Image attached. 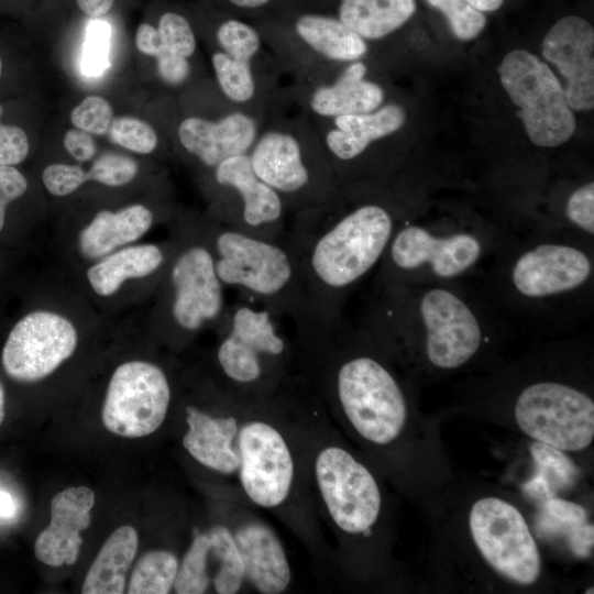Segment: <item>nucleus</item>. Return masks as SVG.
<instances>
[{"mask_svg":"<svg viewBox=\"0 0 594 594\" xmlns=\"http://www.w3.org/2000/svg\"><path fill=\"white\" fill-rule=\"evenodd\" d=\"M4 418V392L0 384V425Z\"/></svg>","mask_w":594,"mask_h":594,"instance_id":"nucleus-54","label":"nucleus"},{"mask_svg":"<svg viewBox=\"0 0 594 594\" xmlns=\"http://www.w3.org/2000/svg\"><path fill=\"white\" fill-rule=\"evenodd\" d=\"M497 311L465 282L374 285L361 326L386 344L417 343L431 366L454 370L491 341Z\"/></svg>","mask_w":594,"mask_h":594,"instance_id":"nucleus-2","label":"nucleus"},{"mask_svg":"<svg viewBox=\"0 0 594 594\" xmlns=\"http://www.w3.org/2000/svg\"><path fill=\"white\" fill-rule=\"evenodd\" d=\"M544 59L566 78L564 88L571 109L594 108V30L585 19L566 15L547 32L542 45Z\"/></svg>","mask_w":594,"mask_h":594,"instance_id":"nucleus-23","label":"nucleus"},{"mask_svg":"<svg viewBox=\"0 0 594 594\" xmlns=\"http://www.w3.org/2000/svg\"><path fill=\"white\" fill-rule=\"evenodd\" d=\"M70 121L79 130L101 135L109 131L113 121V110L105 98L88 96L72 110Z\"/></svg>","mask_w":594,"mask_h":594,"instance_id":"nucleus-42","label":"nucleus"},{"mask_svg":"<svg viewBox=\"0 0 594 594\" xmlns=\"http://www.w3.org/2000/svg\"><path fill=\"white\" fill-rule=\"evenodd\" d=\"M267 118L242 109L223 95L210 113L180 117L175 134L179 150L200 172L248 154Z\"/></svg>","mask_w":594,"mask_h":594,"instance_id":"nucleus-20","label":"nucleus"},{"mask_svg":"<svg viewBox=\"0 0 594 594\" xmlns=\"http://www.w3.org/2000/svg\"><path fill=\"white\" fill-rule=\"evenodd\" d=\"M211 248L217 274L224 287L289 318L302 331L311 326L306 280L285 240H268L199 216Z\"/></svg>","mask_w":594,"mask_h":594,"instance_id":"nucleus-4","label":"nucleus"},{"mask_svg":"<svg viewBox=\"0 0 594 594\" xmlns=\"http://www.w3.org/2000/svg\"><path fill=\"white\" fill-rule=\"evenodd\" d=\"M135 45L141 53L153 58L166 52L162 46L156 26L150 23L139 25L135 33Z\"/></svg>","mask_w":594,"mask_h":594,"instance_id":"nucleus-49","label":"nucleus"},{"mask_svg":"<svg viewBox=\"0 0 594 594\" xmlns=\"http://www.w3.org/2000/svg\"><path fill=\"white\" fill-rule=\"evenodd\" d=\"M285 3L336 16L370 46L394 35L417 9L416 0H287Z\"/></svg>","mask_w":594,"mask_h":594,"instance_id":"nucleus-26","label":"nucleus"},{"mask_svg":"<svg viewBox=\"0 0 594 594\" xmlns=\"http://www.w3.org/2000/svg\"><path fill=\"white\" fill-rule=\"evenodd\" d=\"M465 1L480 12L496 11L504 3V0H465Z\"/></svg>","mask_w":594,"mask_h":594,"instance_id":"nucleus-53","label":"nucleus"},{"mask_svg":"<svg viewBox=\"0 0 594 594\" xmlns=\"http://www.w3.org/2000/svg\"><path fill=\"white\" fill-rule=\"evenodd\" d=\"M202 22L213 80L223 97L266 118L286 111L284 72L254 24L216 7Z\"/></svg>","mask_w":594,"mask_h":594,"instance_id":"nucleus-8","label":"nucleus"},{"mask_svg":"<svg viewBox=\"0 0 594 594\" xmlns=\"http://www.w3.org/2000/svg\"><path fill=\"white\" fill-rule=\"evenodd\" d=\"M170 398V383L160 365L125 361L110 376L101 413L103 425L121 437H145L163 424Z\"/></svg>","mask_w":594,"mask_h":594,"instance_id":"nucleus-17","label":"nucleus"},{"mask_svg":"<svg viewBox=\"0 0 594 594\" xmlns=\"http://www.w3.org/2000/svg\"><path fill=\"white\" fill-rule=\"evenodd\" d=\"M370 66L360 59L293 78L284 86L286 102L312 120L374 111L386 102L387 90Z\"/></svg>","mask_w":594,"mask_h":594,"instance_id":"nucleus-18","label":"nucleus"},{"mask_svg":"<svg viewBox=\"0 0 594 594\" xmlns=\"http://www.w3.org/2000/svg\"><path fill=\"white\" fill-rule=\"evenodd\" d=\"M111 26L102 19L91 20L85 32L80 68L87 77L101 76L110 65Z\"/></svg>","mask_w":594,"mask_h":594,"instance_id":"nucleus-37","label":"nucleus"},{"mask_svg":"<svg viewBox=\"0 0 594 594\" xmlns=\"http://www.w3.org/2000/svg\"><path fill=\"white\" fill-rule=\"evenodd\" d=\"M594 529L592 524H586L582 527L568 542L574 556L584 559L587 558L593 550Z\"/></svg>","mask_w":594,"mask_h":594,"instance_id":"nucleus-50","label":"nucleus"},{"mask_svg":"<svg viewBox=\"0 0 594 594\" xmlns=\"http://www.w3.org/2000/svg\"><path fill=\"white\" fill-rule=\"evenodd\" d=\"M139 173L138 162L123 154L105 153L85 169L87 182H97L109 187H120L131 183Z\"/></svg>","mask_w":594,"mask_h":594,"instance_id":"nucleus-40","label":"nucleus"},{"mask_svg":"<svg viewBox=\"0 0 594 594\" xmlns=\"http://www.w3.org/2000/svg\"><path fill=\"white\" fill-rule=\"evenodd\" d=\"M564 218L573 233L593 240L594 183L587 182L574 189L564 206Z\"/></svg>","mask_w":594,"mask_h":594,"instance_id":"nucleus-41","label":"nucleus"},{"mask_svg":"<svg viewBox=\"0 0 594 594\" xmlns=\"http://www.w3.org/2000/svg\"><path fill=\"white\" fill-rule=\"evenodd\" d=\"M469 524L475 546L497 573L520 585L538 580L539 550L515 506L497 497L482 498L472 506Z\"/></svg>","mask_w":594,"mask_h":594,"instance_id":"nucleus-19","label":"nucleus"},{"mask_svg":"<svg viewBox=\"0 0 594 594\" xmlns=\"http://www.w3.org/2000/svg\"><path fill=\"white\" fill-rule=\"evenodd\" d=\"M95 493L86 486H72L57 493L51 502V522L38 535L34 552L50 566L76 562L82 544L80 531L90 525Z\"/></svg>","mask_w":594,"mask_h":594,"instance_id":"nucleus-25","label":"nucleus"},{"mask_svg":"<svg viewBox=\"0 0 594 594\" xmlns=\"http://www.w3.org/2000/svg\"><path fill=\"white\" fill-rule=\"evenodd\" d=\"M28 189V180L14 166L0 165V232L6 224L8 206L22 197Z\"/></svg>","mask_w":594,"mask_h":594,"instance_id":"nucleus-46","label":"nucleus"},{"mask_svg":"<svg viewBox=\"0 0 594 594\" xmlns=\"http://www.w3.org/2000/svg\"><path fill=\"white\" fill-rule=\"evenodd\" d=\"M64 146L68 154L80 163L90 161L97 152L91 134L77 128L65 133Z\"/></svg>","mask_w":594,"mask_h":594,"instance_id":"nucleus-48","label":"nucleus"},{"mask_svg":"<svg viewBox=\"0 0 594 594\" xmlns=\"http://www.w3.org/2000/svg\"><path fill=\"white\" fill-rule=\"evenodd\" d=\"M16 513V504L12 495L0 490V518H12Z\"/></svg>","mask_w":594,"mask_h":594,"instance_id":"nucleus-52","label":"nucleus"},{"mask_svg":"<svg viewBox=\"0 0 594 594\" xmlns=\"http://www.w3.org/2000/svg\"><path fill=\"white\" fill-rule=\"evenodd\" d=\"M155 62L158 78L168 87H184L194 76V66L189 58L164 52Z\"/></svg>","mask_w":594,"mask_h":594,"instance_id":"nucleus-45","label":"nucleus"},{"mask_svg":"<svg viewBox=\"0 0 594 594\" xmlns=\"http://www.w3.org/2000/svg\"><path fill=\"white\" fill-rule=\"evenodd\" d=\"M273 311L246 297L227 307L216 327L220 340L216 359L227 380L238 386H254L265 380L268 365L280 363L288 342Z\"/></svg>","mask_w":594,"mask_h":594,"instance_id":"nucleus-14","label":"nucleus"},{"mask_svg":"<svg viewBox=\"0 0 594 594\" xmlns=\"http://www.w3.org/2000/svg\"><path fill=\"white\" fill-rule=\"evenodd\" d=\"M173 234L177 246L155 294L152 323L177 342L217 327L228 305L199 216L179 215Z\"/></svg>","mask_w":594,"mask_h":594,"instance_id":"nucleus-6","label":"nucleus"},{"mask_svg":"<svg viewBox=\"0 0 594 594\" xmlns=\"http://www.w3.org/2000/svg\"><path fill=\"white\" fill-rule=\"evenodd\" d=\"M42 183L51 195L65 197L86 184L85 169L79 165L50 164L42 173Z\"/></svg>","mask_w":594,"mask_h":594,"instance_id":"nucleus-43","label":"nucleus"},{"mask_svg":"<svg viewBox=\"0 0 594 594\" xmlns=\"http://www.w3.org/2000/svg\"><path fill=\"white\" fill-rule=\"evenodd\" d=\"M593 592H594V591H593V587H591V588H588V591H586L585 593H586V594H588V593L592 594Z\"/></svg>","mask_w":594,"mask_h":594,"instance_id":"nucleus-55","label":"nucleus"},{"mask_svg":"<svg viewBox=\"0 0 594 594\" xmlns=\"http://www.w3.org/2000/svg\"><path fill=\"white\" fill-rule=\"evenodd\" d=\"M530 454L536 473L524 485L528 496L543 502L557 497L576 482L580 471L562 450L536 441L530 444Z\"/></svg>","mask_w":594,"mask_h":594,"instance_id":"nucleus-31","label":"nucleus"},{"mask_svg":"<svg viewBox=\"0 0 594 594\" xmlns=\"http://www.w3.org/2000/svg\"><path fill=\"white\" fill-rule=\"evenodd\" d=\"M186 421L188 430L183 446L195 460L222 474H232L239 469L240 457L232 447L238 432L235 418L212 417L188 405Z\"/></svg>","mask_w":594,"mask_h":594,"instance_id":"nucleus-29","label":"nucleus"},{"mask_svg":"<svg viewBox=\"0 0 594 594\" xmlns=\"http://www.w3.org/2000/svg\"><path fill=\"white\" fill-rule=\"evenodd\" d=\"M426 2L447 18L451 31L462 41L476 37L486 25L483 12L474 9L465 0H426Z\"/></svg>","mask_w":594,"mask_h":594,"instance_id":"nucleus-39","label":"nucleus"},{"mask_svg":"<svg viewBox=\"0 0 594 594\" xmlns=\"http://www.w3.org/2000/svg\"><path fill=\"white\" fill-rule=\"evenodd\" d=\"M199 180L209 204L207 216L212 220L263 239L285 237L287 209L254 173L248 154L231 156L200 172Z\"/></svg>","mask_w":594,"mask_h":594,"instance_id":"nucleus-10","label":"nucleus"},{"mask_svg":"<svg viewBox=\"0 0 594 594\" xmlns=\"http://www.w3.org/2000/svg\"><path fill=\"white\" fill-rule=\"evenodd\" d=\"M593 240L532 233L510 240L494 258L487 296L498 309L539 326H564L592 308Z\"/></svg>","mask_w":594,"mask_h":594,"instance_id":"nucleus-3","label":"nucleus"},{"mask_svg":"<svg viewBox=\"0 0 594 594\" xmlns=\"http://www.w3.org/2000/svg\"><path fill=\"white\" fill-rule=\"evenodd\" d=\"M387 180L340 186L326 202L294 213L285 240L301 267L311 326L343 318L349 294L377 267L407 218Z\"/></svg>","mask_w":594,"mask_h":594,"instance_id":"nucleus-1","label":"nucleus"},{"mask_svg":"<svg viewBox=\"0 0 594 594\" xmlns=\"http://www.w3.org/2000/svg\"><path fill=\"white\" fill-rule=\"evenodd\" d=\"M240 481L250 499L275 507L288 496L294 462L282 435L261 421L246 424L239 433Z\"/></svg>","mask_w":594,"mask_h":594,"instance_id":"nucleus-22","label":"nucleus"},{"mask_svg":"<svg viewBox=\"0 0 594 594\" xmlns=\"http://www.w3.org/2000/svg\"><path fill=\"white\" fill-rule=\"evenodd\" d=\"M1 69H2V63H1V58H0V75H1Z\"/></svg>","mask_w":594,"mask_h":594,"instance_id":"nucleus-56","label":"nucleus"},{"mask_svg":"<svg viewBox=\"0 0 594 594\" xmlns=\"http://www.w3.org/2000/svg\"><path fill=\"white\" fill-rule=\"evenodd\" d=\"M510 238L485 227H438L407 217L382 255L374 285L465 282Z\"/></svg>","mask_w":594,"mask_h":594,"instance_id":"nucleus-5","label":"nucleus"},{"mask_svg":"<svg viewBox=\"0 0 594 594\" xmlns=\"http://www.w3.org/2000/svg\"><path fill=\"white\" fill-rule=\"evenodd\" d=\"M163 48L174 55L191 59L197 52V31L185 14L167 10L160 14L156 24Z\"/></svg>","mask_w":594,"mask_h":594,"instance_id":"nucleus-35","label":"nucleus"},{"mask_svg":"<svg viewBox=\"0 0 594 594\" xmlns=\"http://www.w3.org/2000/svg\"><path fill=\"white\" fill-rule=\"evenodd\" d=\"M68 307L50 301L24 312L10 329L1 352L7 375L36 383L52 375L76 352L82 324Z\"/></svg>","mask_w":594,"mask_h":594,"instance_id":"nucleus-13","label":"nucleus"},{"mask_svg":"<svg viewBox=\"0 0 594 594\" xmlns=\"http://www.w3.org/2000/svg\"><path fill=\"white\" fill-rule=\"evenodd\" d=\"M587 522L581 505L558 497L543 501L536 519V531L541 538L564 537L566 542Z\"/></svg>","mask_w":594,"mask_h":594,"instance_id":"nucleus-33","label":"nucleus"},{"mask_svg":"<svg viewBox=\"0 0 594 594\" xmlns=\"http://www.w3.org/2000/svg\"><path fill=\"white\" fill-rule=\"evenodd\" d=\"M139 538L131 526L116 529L91 563L81 592L84 594H121L125 590L127 572L138 551Z\"/></svg>","mask_w":594,"mask_h":594,"instance_id":"nucleus-30","label":"nucleus"},{"mask_svg":"<svg viewBox=\"0 0 594 594\" xmlns=\"http://www.w3.org/2000/svg\"><path fill=\"white\" fill-rule=\"evenodd\" d=\"M315 469L321 496L338 527L349 534L367 531L381 509V493L371 472L338 447L323 449Z\"/></svg>","mask_w":594,"mask_h":594,"instance_id":"nucleus-21","label":"nucleus"},{"mask_svg":"<svg viewBox=\"0 0 594 594\" xmlns=\"http://www.w3.org/2000/svg\"><path fill=\"white\" fill-rule=\"evenodd\" d=\"M108 132L112 142L134 153L151 154L158 146L154 127L138 118L113 119Z\"/></svg>","mask_w":594,"mask_h":594,"instance_id":"nucleus-38","label":"nucleus"},{"mask_svg":"<svg viewBox=\"0 0 594 594\" xmlns=\"http://www.w3.org/2000/svg\"><path fill=\"white\" fill-rule=\"evenodd\" d=\"M209 537L207 532L198 534L187 550L174 582L177 594H201L207 592L211 582L207 570Z\"/></svg>","mask_w":594,"mask_h":594,"instance_id":"nucleus-34","label":"nucleus"},{"mask_svg":"<svg viewBox=\"0 0 594 594\" xmlns=\"http://www.w3.org/2000/svg\"><path fill=\"white\" fill-rule=\"evenodd\" d=\"M211 529L221 553L220 569L212 580L213 587L219 594H234L244 580V566L234 535L224 526H215Z\"/></svg>","mask_w":594,"mask_h":594,"instance_id":"nucleus-36","label":"nucleus"},{"mask_svg":"<svg viewBox=\"0 0 594 594\" xmlns=\"http://www.w3.org/2000/svg\"><path fill=\"white\" fill-rule=\"evenodd\" d=\"M498 74L535 145L556 147L571 139L575 118L564 88L546 63L518 48L503 58Z\"/></svg>","mask_w":594,"mask_h":594,"instance_id":"nucleus-12","label":"nucleus"},{"mask_svg":"<svg viewBox=\"0 0 594 594\" xmlns=\"http://www.w3.org/2000/svg\"><path fill=\"white\" fill-rule=\"evenodd\" d=\"M157 213L145 204H132L118 210H101L76 235V252L95 262L123 246L136 243L157 221Z\"/></svg>","mask_w":594,"mask_h":594,"instance_id":"nucleus-27","label":"nucleus"},{"mask_svg":"<svg viewBox=\"0 0 594 594\" xmlns=\"http://www.w3.org/2000/svg\"><path fill=\"white\" fill-rule=\"evenodd\" d=\"M406 119L405 108L394 101L366 113L311 119L338 186L376 180L374 150L396 135Z\"/></svg>","mask_w":594,"mask_h":594,"instance_id":"nucleus-16","label":"nucleus"},{"mask_svg":"<svg viewBox=\"0 0 594 594\" xmlns=\"http://www.w3.org/2000/svg\"><path fill=\"white\" fill-rule=\"evenodd\" d=\"M2 107L0 106V118ZM30 143L23 129L0 122V165L14 166L25 160Z\"/></svg>","mask_w":594,"mask_h":594,"instance_id":"nucleus-44","label":"nucleus"},{"mask_svg":"<svg viewBox=\"0 0 594 594\" xmlns=\"http://www.w3.org/2000/svg\"><path fill=\"white\" fill-rule=\"evenodd\" d=\"M334 391L346 418L364 439L386 444L399 436L407 417L405 394L380 359L360 351L341 360Z\"/></svg>","mask_w":594,"mask_h":594,"instance_id":"nucleus-11","label":"nucleus"},{"mask_svg":"<svg viewBox=\"0 0 594 594\" xmlns=\"http://www.w3.org/2000/svg\"><path fill=\"white\" fill-rule=\"evenodd\" d=\"M249 21L293 78L365 59L371 53V46L336 16L292 3Z\"/></svg>","mask_w":594,"mask_h":594,"instance_id":"nucleus-9","label":"nucleus"},{"mask_svg":"<svg viewBox=\"0 0 594 594\" xmlns=\"http://www.w3.org/2000/svg\"><path fill=\"white\" fill-rule=\"evenodd\" d=\"M515 417L528 437L562 451L582 450L594 437L593 399L564 383L526 386L517 397Z\"/></svg>","mask_w":594,"mask_h":594,"instance_id":"nucleus-15","label":"nucleus"},{"mask_svg":"<svg viewBox=\"0 0 594 594\" xmlns=\"http://www.w3.org/2000/svg\"><path fill=\"white\" fill-rule=\"evenodd\" d=\"M177 246V239L162 243H133L89 264L85 282L98 298L117 296L127 284L140 282L155 293Z\"/></svg>","mask_w":594,"mask_h":594,"instance_id":"nucleus-24","label":"nucleus"},{"mask_svg":"<svg viewBox=\"0 0 594 594\" xmlns=\"http://www.w3.org/2000/svg\"><path fill=\"white\" fill-rule=\"evenodd\" d=\"M248 156L254 173L297 213L329 200L338 184L321 139L305 113H272Z\"/></svg>","mask_w":594,"mask_h":594,"instance_id":"nucleus-7","label":"nucleus"},{"mask_svg":"<svg viewBox=\"0 0 594 594\" xmlns=\"http://www.w3.org/2000/svg\"><path fill=\"white\" fill-rule=\"evenodd\" d=\"M234 539L240 551L244 578L263 594H278L290 582V568L285 550L267 526L250 522L240 527Z\"/></svg>","mask_w":594,"mask_h":594,"instance_id":"nucleus-28","label":"nucleus"},{"mask_svg":"<svg viewBox=\"0 0 594 594\" xmlns=\"http://www.w3.org/2000/svg\"><path fill=\"white\" fill-rule=\"evenodd\" d=\"M178 560L166 550H152L143 554L130 576L129 594H167L174 586Z\"/></svg>","mask_w":594,"mask_h":594,"instance_id":"nucleus-32","label":"nucleus"},{"mask_svg":"<svg viewBox=\"0 0 594 594\" xmlns=\"http://www.w3.org/2000/svg\"><path fill=\"white\" fill-rule=\"evenodd\" d=\"M79 9L87 15L100 18L110 11L114 0H76Z\"/></svg>","mask_w":594,"mask_h":594,"instance_id":"nucleus-51","label":"nucleus"},{"mask_svg":"<svg viewBox=\"0 0 594 594\" xmlns=\"http://www.w3.org/2000/svg\"><path fill=\"white\" fill-rule=\"evenodd\" d=\"M287 0H212L213 7L243 18L252 20L273 12Z\"/></svg>","mask_w":594,"mask_h":594,"instance_id":"nucleus-47","label":"nucleus"}]
</instances>
